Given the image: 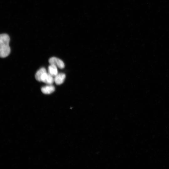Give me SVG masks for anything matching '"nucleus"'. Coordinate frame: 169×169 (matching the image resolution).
Masks as SVG:
<instances>
[{
	"instance_id": "4",
	"label": "nucleus",
	"mask_w": 169,
	"mask_h": 169,
	"mask_svg": "<svg viewBox=\"0 0 169 169\" xmlns=\"http://www.w3.org/2000/svg\"><path fill=\"white\" fill-rule=\"evenodd\" d=\"M65 77V74L64 73H58L54 78V82L57 85L61 84L64 82Z\"/></svg>"
},
{
	"instance_id": "2",
	"label": "nucleus",
	"mask_w": 169,
	"mask_h": 169,
	"mask_svg": "<svg viewBox=\"0 0 169 169\" xmlns=\"http://www.w3.org/2000/svg\"><path fill=\"white\" fill-rule=\"evenodd\" d=\"M50 64H54L60 69H63L65 66L64 63L60 59L55 57H52L49 60Z\"/></svg>"
},
{
	"instance_id": "3",
	"label": "nucleus",
	"mask_w": 169,
	"mask_h": 169,
	"mask_svg": "<svg viewBox=\"0 0 169 169\" xmlns=\"http://www.w3.org/2000/svg\"><path fill=\"white\" fill-rule=\"evenodd\" d=\"M41 81L48 84H52L54 82V79L53 76L46 72L42 76Z\"/></svg>"
},
{
	"instance_id": "1",
	"label": "nucleus",
	"mask_w": 169,
	"mask_h": 169,
	"mask_svg": "<svg viewBox=\"0 0 169 169\" xmlns=\"http://www.w3.org/2000/svg\"><path fill=\"white\" fill-rule=\"evenodd\" d=\"M10 38L6 33H2L0 36V56L2 58L8 56L10 52L9 46Z\"/></svg>"
},
{
	"instance_id": "6",
	"label": "nucleus",
	"mask_w": 169,
	"mask_h": 169,
	"mask_svg": "<svg viewBox=\"0 0 169 169\" xmlns=\"http://www.w3.org/2000/svg\"><path fill=\"white\" fill-rule=\"evenodd\" d=\"M57 67L55 65L50 64L48 68V73L53 77H55L58 73Z\"/></svg>"
},
{
	"instance_id": "5",
	"label": "nucleus",
	"mask_w": 169,
	"mask_h": 169,
	"mask_svg": "<svg viewBox=\"0 0 169 169\" xmlns=\"http://www.w3.org/2000/svg\"><path fill=\"white\" fill-rule=\"evenodd\" d=\"M55 90L54 86L52 84H48L41 88L42 92L45 94H49L53 92Z\"/></svg>"
},
{
	"instance_id": "7",
	"label": "nucleus",
	"mask_w": 169,
	"mask_h": 169,
	"mask_svg": "<svg viewBox=\"0 0 169 169\" xmlns=\"http://www.w3.org/2000/svg\"><path fill=\"white\" fill-rule=\"evenodd\" d=\"M46 70L44 67H42L38 70L35 74L36 79L39 81H41V77L43 74L46 72Z\"/></svg>"
}]
</instances>
